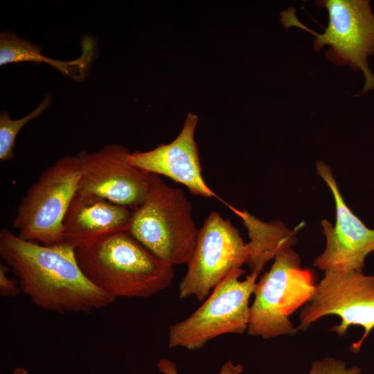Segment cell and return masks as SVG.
<instances>
[{"label": "cell", "instance_id": "6da1fadb", "mask_svg": "<svg viewBox=\"0 0 374 374\" xmlns=\"http://www.w3.org/2000/svg\"><path fill=\"white\" fill-rule=\"evenodd\" d=\"M0 256L17 278L21 292L42 310L89 312L116 300L86 277L75 249L65 242L44 245L2 229Z\"/></svg>", "mask_w": 374, "mask_h": 374}, {"label": "cell", "instance_id": "7a4b0ae2", "mask_svg": "<svg viewBox=\"0 0 374 374\" xmlns=\"http://www.w3.org/2000/svg\"><path fill=\"white\" fill-rule=\"evenodd\" d=\"M86 277L114 299L148 298L166 289L173 266L163 261L128 231L75 249Z\"/></svg>", "mask_w": 374, "mask_h": 374}, {"label": "cell", "instance_id": "3957f363", "mask_svg": "<svg viewBox=\"0 0 374 374\" xmlns=\"http://www.w3.org/2000/svg\"><path fill=\"white\" fill-rule=\"evenodd\" d=\"M198 229L190 201L184 191L150 174L143 202L132 211L129 233L168 264H187Z\"/></svg>", "mask_w": 374, "mask_h": 374}, {"label": "cell", "instance_id": "277c9868", "mask_svg": "<svg viewBox=\"0 0 374 374\" xmlns=\"http://www.w3.org/2000/svg\"><path fill=\"white\" fill-rule=\"evenodd\" d=\"M315 4L328 11V24L323 33L314 32L302 24L292 8L280 12L282 24L286 29L296 26L313 35L316 52L328 46L326 57L334 64L361 71L364 76L361 93L374 90V75L368 64V57L374 55V14L370 1L320 0Z\"/></svg>", "mask_w": 374, "mask_h": 374}, {"label": "cell", "instance_id": "5b68a950", "mask_svg": "<svg viewBox=\"0 0 374 374\" xmlns=\"http://www.w3.org/2000/svg\"><path fill=\"white\" fill-rule=\"evenodd\" d=\"M316 287L313 272L301 268L292 247L278 253L269 270L256 282L248 334L263 339L294 335L296 329L290 317L311 300Z\"/></svg>", "mask_w": 374, "mask_h": 374}, {"label": "cell", "instance_id": "8992f818", "mask_svg": "<svg viewBox=\"0 0 374 374\" xmlns=\"http://www.w3.org/2000/svg\"><path fill=\"white\" fill-rule=\"evenodd\" d=\"M80 175L78 155H66L45 169L17 208L12 227L17 235L44 245L63 243V222L78 192Z\"/></svg>", "mask_w": 374, "mask_h": 374}, {"label": "cell", "instance_id": "52a82bcc", "mask_svg": "<svg viewBox=\"0 0 374 374\" xmlns=\"http://www.w3.org/2000/svg\"><path fill=\"white\" fill-rule=\"evenodd\" d=\"M244 272L242 268L232 271L199 308L186 319L170 326L168 346L194 350L217 337L247 331L249 300L259 274L251 272L241 280L240 277Z\"/></svg>", "mask_w": 374, "mask_h": 374}, {"label": "cell", "instance_id": "ba28073f", "mask_svg": "<svg viewBox=\"0 0 374 374\" xmlns=\"http://www.w3.org/2000/svg\"><path fill=\"white\" fill-rule=\"evenodd\" d=\"M249 249L238 230L217 211H211L198 229L187 271L179 286V299L204 301L232 271L242 268Z\"/></svg>", "mask_w": 374, "mask_h": 374}, {"label": "cell", "instance_id": "9c48e42d", "mask_svg": "<svg viewBox=\"0 0 374 374\" xmlns=\"http://www.w3.org/2000/svg\"><path fill=\"white\" fill-rule=\"evenodd\" d=\"M328 315L341 318L340 323L331 328L340 337L352 325L364 328L362 337L351 346L353 352H358L374 328V274L325 271L323 277L317 284L314 296L301 311L296 331L305 330L312 323Z\"/></svg>", "mask_w": 374, "mask_h": 374}, {"label": "cell", "instance_id": "30bf717a", "mask_svg": "<svg viewBox=\"0 0 374 374\" xmlns=\"http://www.w3.org/2000/svg\"><path fill=\"white\" fill-rule=\"evenodd\" d=\"M131 152L119 144L82 150L78 193L98 196L132 211L144 201L150 174L129 161Z\"/></svg>", "mask_w": 374, "mask_h": 374}, {"label": "cell", "instance_id": "8fae6325", "mask_svg": "<svg viewBox=\"0 0 374 374\" xmlns=\"http://www.w3.org/2000/svg\"><path fill=\"white\" fill-rule=\"evenodd\" d=\"M318 175L333 195L336 221L321 222L326 247L314 260L318 269L362 271L366 256L374 251V230L368 229L346 204L330 168L323 161L316 164Z\"/></svg>", "mask_w": 374, "mask_h": 374}, {"label": "cell", "instance_id": "7c38bea8", "mask_svg": "<svg viewBox=\"0 0 374 374\" xmlns=\"http://www.w3.org/2000/svg\"><path fill=\"white\" fill-rule=\"evenodd\" d=\"M198 116L189 113L177 136L170 143L155 148L130 153L129 161L149 173L164 175L188 188L195 195L205 197L217 195L205 182L195 140Z\"/></svg>", "mask_w": 374, "mask_h": 374}, {"label": "cell", "instance_id": "4fadbf2b", "mask_svg": "<svg viewBox=\"0 0 374 374\" xmlns=\"http://www.w3.org/2000/svg\"><path fill=\"white\" fill-rule=\"evenodd\" d=\"M132 211L98 196L76 193L63 222L64 242L75 249L129 231Z\"/></svg>", "mask_w": 374, "mask_h": 374}, {"label": "cell", "instance_id": "5bb4252c", "mask_svg": "<svg viewBox=\"0 0 374 374\" xmlns=\"http://www.w3.org/2000/svg\"><path fill=\"white\" fill-rule=\"evenodd\" d=\"M81 55L73 60L60 61L44 56L37 44L17 36L10 30L0 35V65L20 62H45L64 75L75 81L82 80L87 75L95 54V44L85 39Z\"/></svg>", "mask_w": 374, "mask_h": 374}, {"label": "cell", "instance_id": "9a60e30c", "mask_svg": "<svg viewBox=\"0 0 374 374\" xmlns=\"http://www.w3.org/2000/svg\"><path fill=\"white\" fill-rule=\"evenodd\" d=\"M239 216L248 231L250 241L248 265L251 272L260 273L263 267L280 251L292 247L296 242L295 230H291L278 221L263 222L246 211L227 204Z\"/></svg>", "mask_w": 374, "mask_h": 374}, {"label": "cell", "instance_id": "2e32d148", "mask_svg": "<svg viewBox=\"0 0 374 374\" xmlns=\"http://www.w3.org/2000/svg\"><path fill=\"white\" fill-rule=\"evenodd\" d=\"M51 97L46 96L39 105L26 116L12 120L7 112L0 114V160L10 161L14 157L16 138L26 124L39 117L50 105Z\"/></svg>", "mask_w": 374, "mask_h": 374}, {"label": "cell", "instance_id": "e0dca14e", "mask_svg": "<svg viewBox=\"0 0 374 374\" xmlns=\"http://www.w3.org/2000/svg\"><path fill=\"white\" fill-rule=\"evenodd\" d=\"M361 368L353 366L346 368L342 360L327 357L321 360H315L311 366L309 374H360Z\"/></svg>", "mask_w": 374, "mask_h": 374}, {"label": "cell", "instance_id": "ac0fdd59", "mask_svg": "<svg viewBox=\"0 0 374 374\" xmlns=\"http://www.w3.org/2000/svg\"><path fill=\"white\" fill-rule=\"evenodd\" d=\"M157 368L163 374H179L176 364L166 358L159 360ZM242 371V364H234L231 360H229L222 366L220 374H241Z\"/></svg>", "mask_w": 374, "mask_h": 374}, {"label": "cell", "instance_id": "d6986e66", "mask_svg": "<svg viewBox=\"0 0 374 374\" xmlns=\"http://www.w3.org/2000/svg\"><path fill=\"white\" fill-rule=\"evenodd\" d=\"M8 268L5 264L0 265V293L5 296H15L21 291L15 280L8 276Z\"/></svg>", "mask_w": 374, "mask_h": 374}, {"label": "cell", "instance_id": "ffe728a7", "mask_svg": "<svg viewBox=\"0 0 374 374\" xmlns=\"http://www.w3.org/2000/svg\"><path fill=\"white\" fill-rule=\"evenodd\" d=\"M11 374H28V373L23 368H15Z\"/></svg>", "mask_w": 374, "mask_h": 374}]
</instances>
